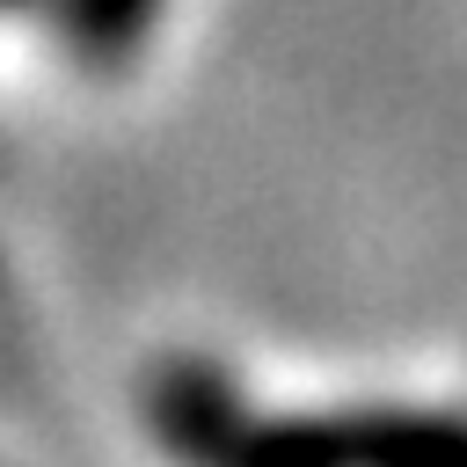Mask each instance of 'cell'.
Segmentation results:
<instances>
[{
	"label": "cell",
	"mask_w": 467,
	"mask_h": 467,
	"mask_svg": "<svg viewBox=\"0 0 467 467\" xmlns=\"http://www.w3.org/2000/svg\"><path fill=\"white\" fill-rule=\"evenodd\" d=\"M248 460H467L460 416H343V423H248Z\"/></svg>",
	"instance_id": "obj_1"
},
{
	"label": "cell",
	"mask_w": 467,
	"mask_h": 467,
	"mask_svg": "<svg viewBox=\"0 0 467 467\" xmlns=\"http://www.w3.org/2000/svg\"><path fill=\"white\" fill-rule=\"evenodd\" d=\"M153 423L182 452H241V438H248V416L212 365H168L153 387Z\"/></svg>",
	"instance_id": "obj_2"
},
{
	"label": "cell",
	"mask_w": 467,
	"mask_h": 467,
	"mask_svg": "<svg viewBox=\"0 0 467 467\" xmlns=\"http://www.w3.org/2000/svg\"><path fill=\"white\" fill-rule=\"evenodd\" d=\"M153 22H161V0H58V36L88 66H124Z\"/></svg>",
	"instance_id": "obj_3"
},
{
	"label": "cell",
	"mask_w": 467,
	"mask_h": 467,
	"mask_svg": "<svg viewBox=\"0 0 467 467\" xmlns=\"http://www.w3.org/2000/svg\"><path fill=\"white\" fill-rule=\"evenodd\" d=\"M7 7H36V0H0V15H7Z\"/></svg>",
	"instance_id": "obj_4"
}]
</instances>
